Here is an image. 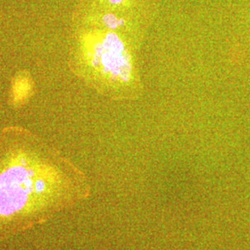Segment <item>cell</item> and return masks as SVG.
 Listing matches in <instances>:
<instances>
[{"label":"cell","mask_w":250,"mask_h":250,"mask_svg":"<svg viewBox=\"0 0 250 250\" xmlns=\"http://www.w3.org/2000/svg\"><path fill=\"white\" fill-rule=\"evenodd\" d=\"M89 194L83 174L30 134L8 129L0 140V225L36 222Z\"/></svg>","instance_id":"6da1fadb"},{"label":"cell","mask_w":250,"mask_h":250,"mask_svg":"<svg viewBox=\"0 0 250 250\" xmlns=\"http://www.w3.org/2000/svg\"><path fill=\"white\" fill-rule=\"evenodd\" d=\"M134 43L106 29L82 33L74 45L75 69L83 80L110 98L137 99L143 84Z\"/></svg>","instance_id":"7a4b0ae2"},{"label":"cell","mask_w":250,"mask_h":250,"mask_svg":"<svg viewBox=\"0 0 250 250\" xmlns=\"http://www.w3.org/2000/svg\"><path fill=\"white\" fill-rule=\"evenodd\" d=\"M33 92V82L26 73H20L13 81L11 99L15 105H21L29 99Z\"/></svg>","instance_id":"3957f363"},{"label":"cell","mask_w":250,"mask_h":250,"mask_svg":"<svg viewBox=\"0 0 250 250\" xmlns=\"http://www.w3.org/2000/svg\"><path fill=\"white\" fill-rule=\"evenodd\" d=\"M109 6L115 9H127L132 4H134V0H105Z\"/></svg>","instance_id":"277c9868"}]
</instances>
